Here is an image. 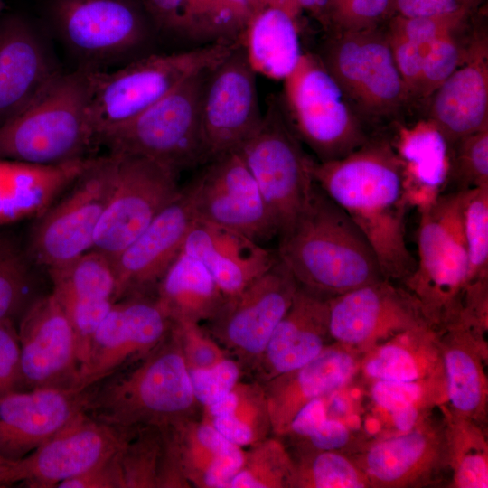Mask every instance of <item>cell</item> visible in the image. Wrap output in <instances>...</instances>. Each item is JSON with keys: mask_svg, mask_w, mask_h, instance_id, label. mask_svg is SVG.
<instances>
[{"mask_svg": "<svg viewBox=\"0 0 488 488\" xmlns=\"http://www.w3.org/2000/svg\"><path fill=\"white\" fill-rule=\"evenodd\" d=\"M116 454L86 473L61 483L57 487L121 488Z\"/></svg>", "mask_w": 488, "mask_h": 488, "instance_id": "cell-54", "label": "cell"}, {"mask_svg": "<svg viewBox=\"0 0 488 488\" xmlns=\"http://www.w3.org/2000/svg\"><path fill=\"white\" fill-rule=\"evenodd\" d=\"M461 211L468 284L488 278V186L462 192Z\"/></svg>", "mask_w": 488, "mask_h": 488, "instance_id": "cell-45", "label": "cell"}, {"mask_svg": "<svg viewBox=\"0 0 488 488\" xmlns=\"http://www.w3.org/2000/svg\"><path fill=\"white\" fill-rule=\"evenodd\" d=\"M89 387L41 388L0 396V455L20 460L86 410Z\"/></svg>", "mask_w": 488, "mask_h": 488, "instance_id": "cell-22", "label": "cell"}, {"mask_svg": "<svg viewBox=\"0 0 488 488\" xmlns=\"http://www.w3.org/2000/svg\"><path fill=\"white\" fill-rule=\"evenodd\" d=\"M17 332L24 389L75 388L80 371L77 341L52 293L27 305Z\"/></svg>", "mask_w": 488, "mask_h": 488, "instance_id": "cell-21", "label": "cell"}, {"mask_svg": "<svg viewBox=\"0 0 488 488\" xmlns=\"http://www.w3.org/2000/svg\"><path fill=\"white\" fill-rule=\"evenodd\" d=\"M171 331L180 345L188 369L207 368L229 356L201 324L172 322Z\"/></svg>", "mask_w": 488, "mask_h": 488, "instance_id": "cell-49", "label": "cell"}, {"mask_svg": "<svg viewBox=\"0 0 488 488\" xmlns=\"http://www.w3.org/2000/svg\"><path fill=\"white\" fill-rule=\"evenodd\" d=\"M209 70L189 77L144 112L103 134L99 145L109 154L145 156L178 173L207 163L200 108Z\"/></svg>", "mask_w": 488, "mask_h": 488, "instance_id": "cell-7", "label": "cell"}, {"mask_svg": "<svg viewBox=\"0 0 488 488\" xmlns=\"http://www.w3.org/2000/svg\"><path fill=\"white\" fill-rule=\"evenodd\" d=\"M117 156H96L32 227L27 254L47 269L92 249L99 223L113 192Z\"/></svg>", "mask_w": 488, "mask_h": 488, "instance_id": "cell-11", "label": "cell"}, {"mask_svg": "<svg viewBox=\"0 0 488 488\" xmlns=\"http://www.w3.org/2000/svg\"><path fill=\"white\" fill-rule=\"evenodd\" d=\"M314 183L354 221L383 275L402 283L417 259L406 241V196L401 163L389 139L372 136L350 155L314 162Z\"/></svg>", "mask_w": 488, "mask_h": 488, "instance_id": "cell-1", "label": "cell"}, {"mask_svg": "<svg viewBox=\"0 0 488 488\" xmlns=\"http://www.w3.org/2000/svg\"><path fill=\"white\" fill-rule=\"evenodd\" d=\"M3 7H4V1L0 0V11L2 10Z\"/></svg>", "mask_w": 488, "mask_h": 488, "instance_id": "cell-56", "label": "cell"}, {"mask_svg": "<svg viewBox=\"0 0 488 488\" xmlns=\"http://www.w3.org/2000/svg\"><path fill=\"white\" fill-rule=\"evenodd\" d=\"M85 411L126 429L167 427L202 418V407L172 331L145 357L90 386Z\"/></svg>", "mask_w": 488, "mask_h": 488, "instance_id": "cell-3", "label": "cell"}, {"mask_svg": "<svg viewBox=\"0 0 488 488\" xmlns=\"http://www.w3.org/2000/svg\"><path fill=\"white\" fill-rule=\"evenodd\" d=\"M290 126L317 162L343 158L372 136L316 54L303 53L284 80Z\"/></svg>", "mask_w": 488, "mask_h": 488, "instance_id": "cell-10", "label": "cell"}, {"mask_svg": "<svg viewBox=\"0 0 488 488\" xmlns=\"http://www.w3.org/2000/svg\"><path fill=\"white\" fill-rule=\"evenodd\" d=\"M361 356L332 343L314 360L264 383L272 435L282 436L299 410L346 388L359 373Z\"/></svg>", "mask_w": 488, "mask_h": 488, "instance_id": "cell-26", "label": "cell"}, {"mask_svg": "<svg viewBox=\"0 0 488 488\" xmlns=\"http://www.w3.org/2000/svg\"><path fill=\"white\" fill-rule=\"evenodd\" d=\"M92 158L58 164L0 159V227L40 216L71 185Z\"/></svg>", "mask_w": 488, "mask_h": 488, "instance_id": "cell-31", "label": "cell"}, {"mask_svg": "<svg viewBox=\"0 0 488 488\" xmlns=\"http://www.w3.org/2000/svg\"><path fill=\"white\" fill-rule=\"evenodd\" d=\"M170 427L183 474L191 487L230 488L243 464L242 447L227 440L202 418Z\"/></svg>", "mask_w": 488, "mask_h": 488, "instance_id": "cell-33", "label": "cell"}, {"mask_svg": "<svg viewBox=\"0 0 488 488\" xmlns=\"http://www.w3.org/2000/svg\"><path fill=\"white\" fill-rule=\"evenodd\" d=\"M47 38L30 20L0 19V127L61 71Z\"/></svg>", "mask_w": 488, "mask_h": 488, "instance_id": "cell-24", "label": "cell"}, {"mask_svg": "<svg viewBox=\"0 0 488 488\" xmlns=\"http://www.w3.org/2000/svg\"><path fill=\"white\" fill-rule=\"evenodd\" d=\"M182 191L197 220L236 230L263 245L278 237L258 186L236 151L202 164Z\"/></svg>", "mask_w": 488, "mask_h": 488, "instance_id": "cell-14", "label": "cell"}, {"mask_svg": "<svg viewBox=\"0 0 488 488\" xmlns=\"http://www.w3.org/2000/svg\"><path fill=\"white\" fill-rule=\"evenodd\" d=\"M352 427L345 419L333 415L327 417L306 437L286 445L291 455L312 451H342L354 441Z\"/></svg>", "mask_w": 488, "mask_h": 488, "instance_id": "cell-51", "label": "cell"}, {"mask_svg": "<svg viewBox=\"0 0 488 488\" xmlns=\"http://www.w3.org/2000/svg\"><path fill=\"white\" fill-rule=\"evenodd\" d=\"M391 11L392 0H331L328 20L336 31L364 30L390 18Z\"/></svg>", "mask_w": 488, "mask_h": 488, "instance_id": "cell-48", "label": "cell"}, {"mask_svg": "<svg viewBox=\"0 0 488 488\" xmlns=\"http://www.w3.org/2000/svg\"><path fill=\"white\" fill-rule=\"evenodd\" d=\"M95 69L57 73L18 114L0 127V159L58 164L89 157L98 145L89 109Z\"/></svg>", "mask_w": 488, "mask_h": 488, "instance_id": "cell-4", "label": "cell"}, {"mask_svg": "<svg viewBox=\"0 0 488 488\" xmlns=\"http://www.w3.org/2000/svg\"><path fill=\"white\" fill-rule=\"evenodd\" d=\"M239 42H218L143 55L112 72L94 70L89 116L97 145L103 134L144 112L189 77L212 68Z\"/></svg>", "mask_w": 488, "mask_h": 488, "instance_id": "cell-5", "label": "cell"}, {"mask_svg": "<svg viewBox=\"0 0 488 488\" xmlns=\"http://www.w3.org/2000/svg\"><path fill=\"white\" fill-rule=\"evenodd\" d=\"M316 55L368 129L395 119L410 99L387 33L379 26L336 31Z\"/></svg>", "mask_w": 488, "mask_h": 488, "instance_id": "cell-6", "label": "cell"}, {"mask_svg": "<svg viewBox=\"0 0 488 488\" xmlns=\"http://www.w3.org/2000/svg\"><path fill=\"white\" fill-rule=\"evenodd\" d=\"M24 389L21 348L14 320L0 322V396Z\"/></svg>", "mask_w": 488, "mask_h": 488, "instance_id": "cell-52", "label": "cell"}, {"mask_svg": "<svg viewBox=\"0 0 488 488\" xmlns=\"http://www.w3.org/2000/svg\"><path fill=\"white\" fill-rule=\"evenodd\" d=\"M29 260L17 240L0 231V322L14 320L32 302Z\"/></svg>", "mask_w": 488, "mask_h": 488, "instance_id": "cell-43", "label": "cell"}, {"mask_svg": "<svg viewBox=\"0 0 488 488\" xmlns=\"http://www.w3.org/2000/svg\"><path fill=\"white\" fill-rule=\"evenodd\" d=\"M293 471V457L283 440L267 436L244 451L230 488H290Z\"/></svg>", "mask_w": 488, "mask_h": 488, "instance_id": "cell-42", "label": "cell"}, {"mask_svg": "<svg viewBox=\"0 0 488 488\" xmlns=\"http://www.w3.org/2000/svg\"><path fill=\"white\" fill-rule=\"evenodd\" d=\"M135 429L110 426L80 412L54 436L20 459L23 480L30 488H53L116 454Z\"/></svg>", "mask_w": 488, "mask_h": 488, "instance_id": "cell-20", "label": "cell"}, {"mask_svg": "<svg viewBox=\"0 0 488 488\" xmlns=\"http://www.w3.org/2000/svg\"><path fill=\"white\" fill-rule=\"evenodd\" d=\"M156 30L180 33L188 0H138Z\"/></svg>", "mask_w": 488, "mask_h": 488, "instance_id": "cell-53", "label": "cell"}, {"mask_svg": "<svg viewBox=\"0 0 488 488\" xmlns=\"http://www.w3.org/2000/svg\"><path fill=\"white\" fill-rule=\"evenodd\" d=\"M172 321L155 296L116 301L95 331L76 389H87L143 359L168 335Z\"/></svg>", "mask_w": 488, "mask_h": 488, "instance_id": "cell-17", "label": "cell"}, {"mask_svg": "<svg viewBox=\"0 0 488 488\" xmlns=\"http://www.w3.org/2000/svg\"><path fill=\"white\" fill-rule=\"evenodd\" d=\"M465 26L444 33L427 48L416 98H428L483 42H477L469 47L462 44L459 34L465 31Z\"/></svg>", "mask_w": 488, "mask_h": 488, "instance_id": "cell-46", "label": "cell"}, {"mask_svg": "<svg viewBox=\"0 0 488 488\" xmlns=\"http://www.w3.org/2000/svg\"><path fill=\"white\" fill-rule=\"evenodd\" d=\"M188 371L194 396L202 408L227 395L244 373L240 364L230 356L210 367Z\"/></svg>", "mask_w": 488, "mask_h": 488, "instance_id": "cell-47", "label": "cell"}, {"mask_svg": "<svg viewBox=\"0 0 488 488\" xmlns=\"http://www.w3.org/2000/svg\"><path fill=\"white\" fill-rule=\"evenodd\" d=\"M155 297L172 322L198 324L211 318L225 299L203 264L183 250L158 284Z\"/></svg>", "mask_w": 488, "mask_h": 488, "instance_id": "cell-37", "label": "cell"}, {"mask_svg": "<svg viewBox=\"0 0 488 488\" xmlns=\"http://www.w3.org/2000/svg\"><path fill=\"white\" fill-rule=\"evenodd\" d=\"M257 73L241 42L207 73L201 99L202 135L209 161L235 151L262 120Z\"/></svg>", "mask_w": 488, "mask_h": 488, "instance_id": "cell-18", "label": "cell"}, {"mask_svg": "<svg viewBox=\"0 0 488 488\" xmlns=\"http://www.w3.org/2000/svg\"><path fill=\"white\" fill-rule=\"evenodd\" d=\"M449 146V168L445 192L488 186V127Z\"/></svg>", "mask_w": 488, "mask_h": 488, "instance_id": "cell-44", "label": "cell"}, {"mask_svg": "<svg viewBox=\"0 0 488 488\" xmlns=\"http://www.w3.org/2000/svg\"><path fill=\"white\" fill-rule=\"evenodd\" d=\"M235 151L253 175L279 238L309 201L315 161L295 135L277 98L268 99L259 126Z\"/></svg>", "mask_w": 488, "mask_h": 488, "instance_id": "cell-9", "label": "cell"}, {"mask_svg": "<svg viewBox=\"0 0 488 488\" xmlns=\"http://www.w3.org/2000/svg\"><path fill=\"white\" fill-rule=\"evenodd\" d=\"M329 300L302 286L282 317L249 375L264 383L314 360L333 343Z\"/></svg>", "mask_w": 488, "mask_h": 488, "instance_id": "cell-27", "label": "cell"}, {"mask_svg": "<svg viewBox=\"0 0 488 488\" xmlns=\"http://www.w3.org/2000/svg\"><path fill=\"white\" fill-rule=\"evenodd\" d=\"M291 455L290 488H371L365 473L350 454L312 451Z\"/></svg>", "mask_w": 488, "mask_h": 488, "instance_id": "cell-40", "label": "cell"}, {"mask_svg": "<svg viewBox=\"0 0 488 488\" xmlns=\"http://www.w3.org/2000/svg\"><path fill=\"white\" fill-rule=\"evenodd\" d=\"M427 118L448 145L488 127V59L483 42L428 97Z\"/></svg>", "mask_w": 488, "mask_h": 488, "instance_id": "cell-30", "label": "cell"}, {"mask_svg": "<svg viewBox=\"0 0 488 488\" xmlns=\"http://www.w3.org/2000/svg\"><path fill=\"white\" fill-rule=\"evenodd\" d=\"M370 382L413 381L445 374L436 329L407 330L361 356L360 371Z\"/></svg>", "mask_w": 488, "mask_h": 488, "instance_id": "cell-34", "label": "cell"}, {"mask_svg": "<svg viewBox=\"0 0 488 488\" xmlns=\"http://www.w3.org/2000/svg\"><path fill=\"white\" fill-rule=\"evenodd\" d=\"M115 155V154H113ZM113 192L97 228L92 249L115 258L181 192L180 173L137 155H116Z\"/></svg>", "mask_w": 488, "mask_h": 488, "instance_id": "cell-15", "label": "cell"}, {"mask_svg": "<svg viewBox=\"0 0 488 488\" xmlns=\"http://www.w3.org/2000/svg\"><path fill=\"white\" fill-rule=\"evenodd\" d=\"M443 361L447 404L485 427L488 408L485 333L457 323L436 329Z\"/></svg>", "mask_w": 488, "mask_h": 488, "instance_id": "cell-29", "label": "cell"}, {"mask_svg": "<svg viewBox=\"0 0 488 488\" xmlns=\"http://www.w3.org/2000/svg\"><path fill=\"white\" fill-rule=\"evenodd\" d=\"M482 2L481 0H392L391 16L469 21Z\"/></svg>", "mask_w": 488, "mask_h": 488, "instance_id": "cell-50", "label": "cell"}, {"mask_svg": "<svg viewBox=\"0 0 488 488\" xmlns=\"http://www.w3.org/2000/svg\"><path fill=\"white\" fill-rule=\"evenodd\" d=\"M48 10L80 66L95 70L139 53L155 29L138 0H51Z\"/></svg>", "mask_w": 488, "mask_h": 488, "instance_id": "cell-12", "label": "cell"}, {"mask_svg": "<svg viewBox=\"0 0 488 488\" xmlns=\"http://www.w3.org/2000/svg\"><path fill=\"white\" fill-rule=\"evenodd\" d=\"M403 170L407 201L418 212L444 193L449 168V146L441 131L428 120L402 127L389 140Z\"/></svg>", "mask_w": 488, "mask_h": 488, "instance_id": "cell-32", "label": "cell"}, {"mask_svg": "<svg viewBox=\"0 0 488 488\" xmlns=\"http://www.w3.org/2000/svg\"><path fill=\"white\" fill-rule=\"evenodd\" d=\"M121 488H188L166 427L135 429L116 454Z\"/></svg>", "mask_w": 488, "mask_h": 488, "instance_id": "cell-35", "label": "cell"}, {"mask_svg": "<svg viewBox=\"0 0 488 488\" xmlns=\"http://www.w3.org/2000/svg\"><path fill=\"white\" fill-rule=\"evenodd\" d=\"M370 397L375 407L387 416L410 413L419 418L447 402L445 374L413 381L371 382Z\"/></svg>", "mask_w": 488, "mask_h": 488, "instance_id": "cell-41", "label": "cell"}, {"mask_svg": "<svg viewBox=\"0 0 488 488\" xmlns=\"http://www.w3.org/2000/svg\"><path fill=\"white\" fill-rule=\"evenodd\" d=\"M444 428L452 488L488 487V441L483 426L458 414L449 405L438 407Z\"/></svg>", "mask_w": 488, "mask_h": 488, "instance_id": "cell-39", "label": "cell"}, {"mask_svg": "<svg viewBox=\"0 0 488 488\" xmlns=\"http://www.w3.org/2000/svg\"><path fill=\"white\" fill-rule=\"evenodd\" d=\"M297 287L278 258L242 291L225 297L217 313L201 324L249 374L288 310Z\"/></svg>", "mask_w": 488, "mask_h": 488, "instance_id": "cell-13", "label": "cell"}, {"mask_svg": "<svg viewBox=\"0 0 488 488\" xmlns=\"http://www.w3.org/2000/svg\"><path fill=\"white\" fill-rule=\"evenodd\" d=\"M47 270L52 293L73 328L80 368L95 331L117 301L114 260L90 249L67 264Z\"/></svg>", "mask_w": 488, "mask_h": 488, "instance_id": "cell-25", "label": "cell"}, {"mask_svg": "<svg viewBox=\"0 0 488 488\" xmlns=\"http://www.w3.org/2000/svg\"><path fill=\"white\" fill-rule=\"evenodd\" d=\"M182 250L203 264L225 297L242 291L278 258L277 251L240 232L197 219Z\"/></svg>", "mask_w": 488, "mask_h": 488, "instance_id": "cell-28", "label": "cell"}, {"mask_svg": "<svg viewBox=\"0 0 488 488\" xmlns=\"http://www.w3.org/2000/svg\"><path fill=\"white\" fill-rule=\"evenodd\" d=\"M202 419L240 447L254 445L272 434L264 388L254 380H239L223 398L202 408Z\"/></svg>", "mask_w": 488, "mask_h": 488, "instance_id": "cell-38", "label": "cell"}, {"mask_svg": "<svg viewBox=\"0 0 488 488\" xmlns=\"http://www.w3.org/2000/svg\"><path fill=\"white\" fill-rule=\"evenodd\" d=\"M461 202L462 192H445L419 211L418 258L413 273L401 283L435 329L452 316L467 284Z\"/></svg>", "mask_w": 488, "mask_h": 488, "instance_id": "cell-8", "label": "cell"}, {"mask_svg": "<svg viewBox=\"0 0 488 488\" xmlns=\"http://www.w3.org/2000/svg\"><path fill=\"white\" fill-rule=\"evenodd\" d=\"M426 325L431 324L416 298L388 278L329 300L333 343L360 355L400 333Z\"/></svg>", "mask_w": 488, "mask_h": 488, "instance_id": "cell-16", "label": "cell"}, {"mask_svg": "<svg viewBox=\"0 0 488 488\" xmlns=\"http://www.w3.org/2000/svg\"><path fill=\"white\" fill-rule=\"evenodd\" d=\"M371 488H419L448 473L442 420L430 416L406 432L380 436L350 454Z\"/></svg>", "mask_w": 488, "mask_h": 488, "instance_id": "cell-19", "label": "cell"}, {"mask_svg": "<svg viewBox=\"0 0 488 488\" xmlns=\"http://www.w3.org/2000/svg\"><path fill=\"white\" fill-rule=\"evenodd\" d=\"M240 42L256 73L274 80H284L303 54L293 14L277 5H267L251 17Z\"/></svg>", "mask_w": 488, "mask_h": 488, "instance_id": "cell-36", "label": "cell"}, {"mask_svg": "<svg viewBox=\"0 0 488 488\" xmlns=\"http://www.w3.org/2000/svg\"><path fill=\"white\" fill-rule=\"evenodd\" d=\"M22 480L20 460H11L0 455V488L21 483Z\"/></svg>", "mask_w": 488, "mask_h": 488, "instance_id": "cell-55", "label": "cell"}, {"mask_svg": "<svg viewBox=\"0 0 488 488\" xmlns=\"http://www.w3.org/2000/svg\"><path fill=\"white\" fill-rule=\"evenodd\" d=\"M278 239L277 256L298 286L328 299L386 278L364 234L315 183Z\"/></svg>", "mask_w": 488, "mask_h": 488, "instance_id": "cell-2", "label": "cell"}, {"mask_svg": "<svg viewBox=\"0 0 488 488\" xmlns=\"http://www.w3.org/2000/svg\"><path fill=\"white\" fill-rule=\"evenodd\" d=\"M194 221L181 189L180 194L113 259L117 301L133 295L155 296L158 284L181 253Z\"/></svg>", "mask_w": 488, "mask_h": 488, "instance_id": "cell-23", "label": "cell"}]
</instances>
